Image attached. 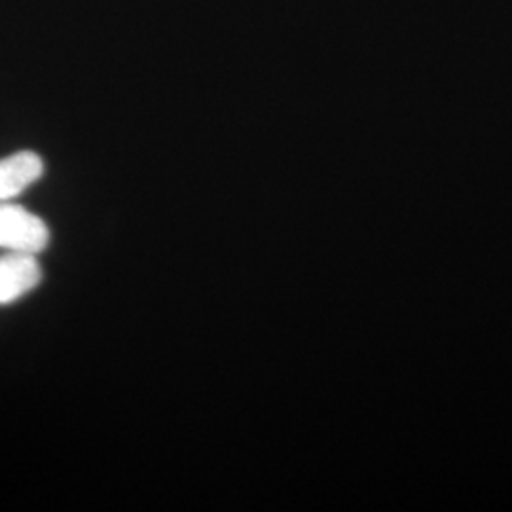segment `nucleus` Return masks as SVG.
Returning <instances> with one entry per match:
<instances>
[{
	"mask_svg": "<svg viewBox=\"0 0 512 512\" xmlns=\"http://www.w3.org/2000/svg\"><path fill=\"white\" fill-rule=\"evenodd\" d=\"M52 243L48 222L16 202L0 203V251L40 256Z\"/></svg>",
	"mask_w": 512,
	"mask_h": 512,
	"instance_id": "1",
	"label": "nucleus"
},
{
	"mask_svg": "<svg viewBox=\"0 0 512 512\" xmlns=\"http://www.w3.org/2000/svg\"><path fill=\"white\" fill-rule=\"evenodd\" d=\"M44 281L42 264L35 255L4 253L0 256V308L18 304Z\"/></svg>",
	"mask_w": 512,
	"mask_h": 512,
	"instance_id": "2",
	"label": "nucleus"
},
{
	"mask_svg": "<svg viewBox=\"0 0 512 512\" xmlns=\"http://www.w3.org/2000/svg\"><path fill=\"white\" fill-rule=\"evenodd\" d=\"M44 173L46 164L33 150H19L0 158V203L14 202L37 184Z\"/></svg>",
	"mask_w": 512,
	"mask_h": 512,
	"instance_id": "3",
	"label": "nucleus"
}]
</instances>
